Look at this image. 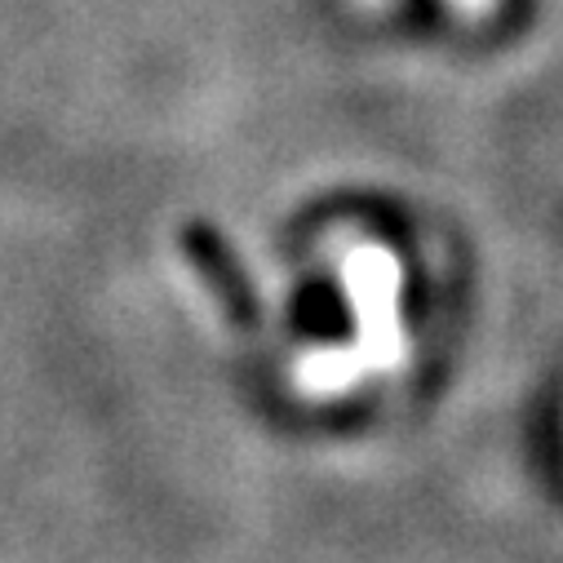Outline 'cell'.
I'll return each mask as SVG.
<instances>
[{
  "label": "cell",
  "instance_id": "2",
  "mask_svg": "<svg viewBox=\"0 0 563 563\" xmlns=\"http://www.w3.org/2000/svg\"><path fill=\"white\" fill-rule=\"evenodd\" d=\"M457 5H466V10H484V5H493V0H457Z\"/></svg>",
  "mask_w": 563,
  "mask_h": 563
},
{
  "label": "cell",
  "instance_id": "1",
  "mask_svg": "<svg viewBox=\"0 0 563 563\" xmlns=\"http://www.w3.org/2000/svg\"><path fill=\"white\" fill-rule=\"evenodd\" d=\"M351 298L360 311V355L368 368H390L404 355L399 329V266L386 249H360L346 262Z\"/></svg>",
  "mask_w": 563,
  "mask_h": 563
}]
</instances>
